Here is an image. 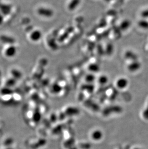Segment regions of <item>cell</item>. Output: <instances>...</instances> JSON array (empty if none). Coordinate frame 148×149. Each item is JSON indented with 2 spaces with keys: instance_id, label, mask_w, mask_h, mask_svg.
<instances>
[{
  "instance_id": "obj_1",
  "label": "cell",
  "mask_w": 148,
  "mask_h": 149,
  "mask_svg": "<svg viewBox=\"0 0 148 149\" xmlns=\"http://www.w3.org/2000/svg\"><path fill=\"white\" fill-rule=\"evenodd\" d=\"M37 13L39 16L46 18L52 17L54 15V12L52 9L46 7H41L38 9Z\"/></svg>"
},
{
  "instance_id": "obj_2",
  "label": "cell",
  "mask_w": 148,
  "mask_h": 149,
  "mask_svg": "<svg viewBox=\"0 0 148 149\" xmlns=\"http://www.w3.org/2000/svg\"><path fill=\"white\" fill-rule=\"evenodd\" d=\"M141 67V63L138 61H132L127 65V69L130 72H137L139 70Z\"/></svg>"
},
{
  "instance_id": "obj_3",
  "label": "cell",
  "mask_w": 148,
  "mask_h": 149,
  "mask_svg": "<svg viewBox=\"0 0 148 149\" xmlns=\"http://www.w3.org/2000/svg\"><path fill=\"white\" fill-rule=\"evenodd\" d=\"M0 41L2 43L9 45H14L15 42V40L13 37L6 35H1L0 36Z\"/></svg>"
},
{
  "instance_id": "obj_4",
  "label": "cell",
  "mask_w": 148,
  "mask_h": 149,
  "mask_svg": "<svg viewBox=\"0 0 148 149\" xmlns=\"http://www.w3.org/2000/svg\"><path fill=\"white\" fill-rule=\"evenodd\" d=\"M42 36V34L41 31L38 30H33L31 33L30 38L33 42H37L41 39Z\"/></svg>"
},
{
  "instance_id": "obj_5",
  "label": "cell",
  "mask_w": 148,
  "mask_h": 149,
  "mask_svg": "<svg viewBox=\"0 0 148 149\" xmlns=\"http://www.w3.org/2000/svg\"><path fill=\"white\" fill-rule=\"evenodd\" d=\"M116 85L118 88L121 89L126 88L129 85V81L126 78H120L116 81Z\"/></svg>"
},
{
  "instance_id": "obj_6",
  "label": "cell",
  "mask_w": 148,
  "mask_h": 149,
  "mask_svg": "<svg viewBox=\"0 0 148 149\" xmlns=\"http://www.w3.org/2000/svg\"><path fill=\"white\" fill-rule=\"evenodd\" d=\"M17 49L14 45H9L6 50L5 55L9 58H12L15 56L17 54Z\"/></svg>"
},
{
  "instance_id": "obj_7",
  "label": "cell",
  "mask_w": 148,
  "mask_h": 149,
  "mask_svg": "<svg viewBox=\"0 0 148 149\" xmlns=\"http://www.w3.org/2000/svg\"><path fill=\"white\" fill-rule=\"evenodd\" d=\"M11 6L9 4H1L0 6V12L4 16L10 14L11 12Z\"/></svg>"
},
{
  "instance_id": "obj_8",
  "label": "cell",
  "mask_w": 148,
  "mask_h": 149,
  "mask_svg": "<svg viewBox=\"0 0 148 149\" xmlns=\"http://www.w3.org/2000/svg\"><path fill=\"white\" fill-rule=\"evenodd\" d=\"M125 57L129 60L132 61L138 60V56L137 54L131 51H128L125 53Z\"/></svg>"
},
{
  "instance_id": "obj_9",
  "label": "cell",
  "mask_w": 148,
  "mask_h": 149,
  "mask_svg": "<svg viewBox=\"0 0 148 149\" xmlns=\"http://www.w3.org/2000/svg\"><path fill=\"white\" fill-rule=\"evenodd\" d=\"M80 0H72L68 5V9L70 11H73L77 8L80 5Z\"/></svg>"
},
{
  "instance_id": "obj_10",
  "label": "cell",
  "mask_w": 148,
  "mask_h": 149,
  "mask_svg": "<svg viewBox=\"0 0 148 149\" xmlns=\"http://www.w3.org/2000/svg\"><path fill=\"white\" fill-rule=\"evenodd\" d=\"M130 26H131V22L129 20L126 19L121 23L120 27L122 30L126 31L129 28Z\"/></svg>"
},
{
  "instance_id": "obj_11",
  "label": "cell",
  "mask_w": 148,
  "mask_h": 149,
  "mask_svg": "<svg viewBox=\"0 0 148 149\" xmlns=\"http://www.w3.org/2000/svg\"><path fill=\"white\" fill-rule=\"evenodd\" d=\"M11 73L13 76V78H14L15 80L20 79L21 77L22 76V74L21 73V72L17 69H13L11 70Z\"/></svg>"
},
{
  "instance_id": "obj_12",
  "label": "cell",
  "mask_w": 148,
  "mask_h": 149,
  "mask_svg": "<svg viewBox=\"0 0 148 149\" xmlns=\"http://www.w3.org/2000/svg\"><path fill=\"white\" fill-rule=\"evenodd\" d=\"M91 136H92V139L95 141H99L102 138V132L100 130H95L92 133Z\"/></svg>"
},
{
  "instance_id": "obj_13",
  "label": "cell",
  "mask_w": 148,
  "mask_h": 149,
  "mask_svg": "<svg viewBox=\"0 0 148 149\" xmlns=\"http://www.w3.org/2000/svg\"><path fill=\"white\" fill-rule=\"evenodd\" d=\"M138 25L143 29H148V21L146 19H143L138 21Z\"/></svg>"
},
{
  "instance_id": "obj_14",
  "label": "cell",
  "mask_w": 148,
  "mask_h": 149,
  "mask_svg": "<svg viewBox=\"0 0 148 149\" xmlns=\"http://www.w3.org/2000/svg\"><path fill=\"white\" fill-rule=\"evenodd\" d=\"M89 70L92 72H96L99 71L100 67L99 65L96 64H92L89 65Z\"/></svg>"
},
{
  "instance_id": "obj_15",
  "label": "cell",
  "mask_w": 148,
  "mask_h": 149,
  "mask_svg": "<svg viewBox=\"0 0 148 149\" xmlns=\"http://www.w3.org/2000/svg\"><path fill=\"white\" fill-rule=\"evenodd\" d=\"M108 81V78L105 75H102L99 78V82L101 84H105Z\"/></svg>"
},
{
  "instance_id": "obj_16",
  "label": "cell",
  "mask_w": 148,
  "mask_h": 149,
  "mask_svg": "<svg viewBox=\"0 0 148 149\" xmlns=\"http://www.w3.org/2000/svg\"><path fill=\"white\" fill-rule=\"evenodd\" d=\"M95 76L92 74H89L86 77V81L89 83H92L95 80Z\"/></svg>"
},
{
  "instance_id": "obj_17",
  "label": "cell",
  "mask_w": 148,
  "mask_h": 149,
  "mask_svg": "<svg viewBox=\"0 0 148 149\" xmlns=\"http://www.w3.org/2000/svg\"><path fill=\"white\" fill-rule=\"evenodd\" d=\"M16 82V80L14 78H10L6 82V84L7 86H13L15 85Z\"/></svg>"
},
{
  "instance_id": "obj_18",
  "label": "cell",
  "mask_w": 148,
  "mask_h": 149,
  "mask_svg": "<svg viewBox=\"0 0 148 149\" xmlns=\"http://www.w3.org/2000/svg\"><path fill=\"white\" fill-rule=\"evenodd\" d=\"M141 16L143 19L148 18V9H146L145 10L142 11L141 13Z\"/></svg>"
},
{
  "instance_id": "obj_19",
  "label": "cell",
  "mask_w": 148,
  "mask_h": 149,
  "mask_svg": "<svg viewBox=\"0 0 148 149\" xmlns=\"http://www.w3.org/2000/svg\"><path fill=\"white\" fill-rule=\"evenodd\" d=\"M53 89L54 90V91L55 92H59L60 91V90L61 89V87H60V86H59L58 84H55L53 86Z\"/></svg>"
},
{
  "instance_id": "obj_20",
  "label": "cell",
  "mask_w": 148,
  "mask_h": 149,
  "mask_svg": "<svg viewBox=\"0 0 148 149\" xmlns=\"http://www.w3.org/2000/svg\"><path fill=\"white\" fill-rule=\"evenodd\" d=\"M3 15L0 12V25H1L3 21Z\"/></svg>"
},
{
  "instance_id": "obj_21",
  "label": "cell",
  "mask_w": 148,
  "mask_h": 149,
  "mask_svg": "<svg viewBox=\"0 0 148 149\" xmlns=\"http://www.w3.org/2000/svg\"><path fill=\"white\" fill-rule=\"evenodd\" d=\"M1 70H0V83H1Z\"/></svg>"
},
{
  "instance_id": "obj_22",
  "label": "cell",
  "mask_w": 148,
  "mask_h": 149,
  "mask_svg": "<svg viewBox=\"0 0 148 149\" xmlns=\"http://www.w3.org/2000/svg\"><path fill=\"white\" fill-rule=\"evenodd\" d=\"M1 4H0V6H1Z\"/></svg>"
}]
</instances>
